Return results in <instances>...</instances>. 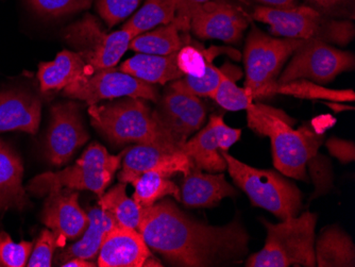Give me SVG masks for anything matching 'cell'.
I'll use <instances>...</instances> for the list:
<instances>
[{
    "label": "cell",
    "mask_w": 355,
    "mask_h": 267,
    "mask_svg": "<svg viewBox=\"0 0 355 267\" xmlns=\"http://www.w3.org/2000/svg\"><path fill=\"white\" fill-rule=\"evenodd\" d=\"M276 94L301 99H321L334 103H353L355 99L352 89H328L306 79H298L285 83H277L273 87V95Z\"/></svg>",
    "instance_id": "29"
},
{
    "label": "cell",
    "mask_w": 355,
    "mask_h": 267,
    "mask_svg": "<svg viewBox=\"0 0 355 267\" xmlns=\"http://www.w3.org/2000/svg\"><path fill=\"white\" fill-rule=\"evenodd\" d=\"M193 166L191 159L181 150L137 144L125 153L119 179L125 184L132 183L148 171L159 173L167 178L175 174H183L185 177Z\"/></svg>",
    "instance_id": "15"
},
{
    "label": "cell",
    "mask_w": 355,
    "mask_h": 267,
    "mask_svg": "<svg viewBox=\"0 0 355 267\" xmlns=\"http://www.w3.org/2000/svg\"><path fill=\"white\" fill-rule=\"evenodd\" d=\"M241 76L239 69L225 64V76L212 97L221 107L232 112L246 110L253 103L250 94L237 87L236 80Z\"/></svg>",
    "instance_id": "31"
},
{
    "label": "cell",
    "mask_w": 355,
    "mask_h": 267,
    "mask_svg": "<svg viewBox=\"0 0 355 267\" xmlns=\"http://www.w3.org/2000/svg\"><path fill=\"white\" fill-rule=\"evenodd\" d=\"M64 96L96 105L107 99L135 97L157 101L159 93L150 83L123 73L119 69L89 71L63 89Z\"/></svg>",
    "instance_id": "12"
},
{
    "label": "cell",
    "mask_w": 355,
    "mask_h": 267,
    "mask_svg": "<svg viewBox=\"0 0 355 267\" xmlns=\"http://www.w3.org/2000/svg\"><path fill=\"white\" fill-rule=\"evenodd\" d=\"M24 166L19 155L0 139V211L19 210L28 205L23 187Z\"/></svg>",
    "instance_id": "20"
},
{
    "label": "cell",
    "mask_w": 355,
    "mask_h": 267,
    "mask_svg": "<svg viewBox=\"0 0 355 267\" xmlns=\"http://www.w3.org/2000/svg\"><path fill=\"white\" fill-rule=\"evenodd\" d=\"M264 7L275 8V9L288 10L296 7V0H254Z\"/></svg>",
    "instance_id": "41"
},
{
    "label": "cell",
    "mask_w": 355,
    "mask_h": 267,
    "mask_svg": "<svg viewBox=\"0 0 355 267\" xmlns=\"http://www.w3.org/2000/svg\"><path fill=\"white\" fill-rule=\"evenodd\" d=\"M41 101L21 92L0 93V133L23 131L35 135L41 121Z\"/></svg>",
    "instance_id": "19"
},
{
    "label": "cell",
    "mask_w": 355,
    "mask_h": 267,
    "mask_svg": "<svg viewBox=\"0 0 355 267\" xmlns=\"http://www.w3.org/2000/svg\"><path fill=\"white\" fill-rule=\"evenodd\" d=\"M212 53L205 51L201 46L184 45L177 53L178 69L183 75L201 77L211 63Z\"/></svg>",
    "instance_id": "33"
},
{
    "label": "cell",
    "mask_w": 355,
    "mask_h": 267,
    "mask_svg": "<svg viewBox=\"0 0 355 267\" xmlns=\"http://www.w3.org/2000/svg\"><path fill=\"white\" fill-rule=\"evenodd\" d=\"M43 210V223L61 242L73 240L83 234L89 216L80 207L76 190L61 189L49 193Z\"/></svg>",
    "instance_id": "17"
},
{
    "label": "cell",
    "mask_w": 355,
    "mask_h": 267,
    "mask_svg": "<svg viewBox=\"0 0 355 267\" xmlns=\"http://www.w3.org/2000/svg\"><path fill=\"white\" fill-rule=\"evenodd\" d=\"M316 222L317 215L311 212L283 219L279 224L263 221L267 230L266 242L262 250L249 257L246 266H316Z\"/></svg>",
    "instance_id": "4"
},
{
    "label": "cell",
    "mask_w": 355,
    "mask_h": 267,
    "mask_svg": "<svg viewBox=\"0 0 355 267\" xmlns=\"http://www.w3.org/2000/svg\"><path fill=\"white\" fill-rule=\"evenodd\" d=\"M209 123L212 125L220 151H228L237 141L241 139V129L232 128L225 125L223 117L220 115H211Z\"/></svg>",
    "instance_id": "38"
},
{
    "label": "cell",
    "mask_w": 355,
    "mask_h": 267,
    "mask_svg": "<svg viewBox=\"0 0 355 267\" xmlns=\"http://www.w3.org/2000/svg\"><path fill=\"white\" fill-rule=\"evenodd\" d=\"M225 74V65L223 69H218L211 62L201 77L184 76L181 79L173 81L171 87L175 91L189 94L193 96L212 98Z\"/></svg>",
    "instance_id": "32"
},
{
    "label": "cell",
    "mask_w": 355,
    "mask_h": 267,
    "mask_svg": "<svg viewBox=\"0 0 355 267\" xmlns=\"http://www.w3.org/2000/svg\"><path fill=\"white\" fill-rule=\"evenodd\" d=\"M253 19L267 24L273 35L286 39L315 40L345 46L355 35L351 21L331 19L310 6H296L288 10L259 6L253 12Z\"/></svg>",
    "instance_id": "5"
},
{
    "label": "cell",
    "mask_w": 355,
    "mask_h": 267,
    "mask_svg": "<svg viewBox=\"0 0 355 267\" xmlns=\"http://www.w3.org/2000/svg\"><path fill=\"white\" fill-rule=\"evenodd\" d=\"M119 71L150 85H165L184 77L182 71L178 69L177 53L168 55L137 53L123 62Z\"/></svg>",
    "instance_id": "22"
},
{
    "label": "cell",
    "mask_w": 355,
    "mask_h": 267,
    "mask_svg": "<svg viewBox=\"0 0 355 267\" xmlns=\"http://www.w3.org/2000/svg\"><path fill=\"white\" fill-rule=\"evenodd\" d=\"M33 243H14L7 232H0V267L27 266Z\"/></svg>",
    "instance_id": "34"
},
{
    "label": "cell",
    "mask_w": 355,
    "mask_h": 267,
    "mask_svg": "<svg viewBox=\"0 0 355 267\" xmlns=\"http://www.w3.org/2000/svg\"><path fill=\"white\" fill-rule=\"evenodd\" d=\"M180 194L181 201L189 208H211L225 197L235 196L236 191L227 182L223 173L203 174L201 169L193 166L184 177Z\"/></svg>",
    "instance_id": "18"
},
{
    "label": "cell",
    "mask_w": 355,
    "mask_h": 267,
    "mask_svg": "<svg viewBox=\"0 0 355 267\" xmlns=\"http://www.w3.org/2000/svg\"><path fill=\"white\" fill-rule=\"evenodd\" d=\"M63 37L83 57L92 71L114 67L133 39L123 28L114 33H105L89 14L64 30Z\"/></svg>",
    "instance_id": "9"
},
{
    "label": "cell",
    "mask_w": 355,
    "mask_h": 267,
    "mask_svg": "<svg viewBox=\"0 0 355 267\" xmlns=\"http://www.w3.org/2000/svg\"><path fill=\"white\" fill-rule=\"evenodd\" d=\"M63 267H95L96 265L89 260H85L81 258H73L71 260H67L61 265Z\"/></svg>",
    "instance_id": "42"
},
{
    "label": "cell",
    "mask_w": 355,
    "mask_h": 267,
    "mask_svg": "<svg viewBox=\"0 0 355 267\" xmlns=\"http://www.w3.org/2000/svg\"><path fill=\"white\" fill-rule=\"evenodd\" d=\"M141 0H96L99 15L109 27H114L130 17Z\"/></svg>",
    "instance_id": "36"
},
{
    "label": "cell",
    "mask_w": 355,
    "mask_h": 267,
    "mask_svg": "<svg viewBox=\"0 0 355 267\" xmlns=\"http://www.w3.org/2000/svg\"><path fill=\"white\" fill-rule=\"evenodd\" d=\"M235 184L246 193L253 206L260 207L280 219L297 216L302 205L298 187L277 171L254 169L221 151Z\"/></svg>",
    "instance_id": "6"
},
{
    "label": "cell",
    "mask_w": 355,
    "mask_h": 267,
    "mask_svg": "<svg viewBox=\"0 0 355 267\" xmlns=\"http://www.w3.org/2000/svg\"><path fill=\"white\" fill-rule=\"evenodd\" d=\"M137 230L150 248L178 266H225L241 262L248 252L249 235L239 221L209 226L168 199L141 208Z\"/></svg>",
    "instance_id": "1"
},
{
    "label": "cell",
    "mask_w": 355,
    "mask_h": 267,
    "mask_svg": "<svg viewBox=\"0 0 355 267\" xmlns=\"http://www.w3.org/2000/svg\"><path fill=\"white\" fill-rule=\"evenodd\" d=\"M316 266L354 267L355 247L342 229L329 227L322 230L315 244Z\"/></svg>",
    "instance_id": "24"
},
{
    "label": "cell",
    "mask_w": 355,
    "mask_h": 267,
    "mask_svg": "<svg viewBox=\"0 0 355 267\" xmlns=\"http://www.w3.org/2000/svg\"><path fill=\"white\" fill-rule=\"evenodd\" d=\"M246 111L249 127L270 139L275 167L285 176L308 180L306 164L316 157L324 137L309 125L293 128L294 119L281 110L252 103Z\"/></svg>",
    "instance_id": "2"
},
{
    "label": "cell",
    "mask_w": 355,
    "mask_h": 267,
    "mask_svg": "<svg viewBox=\"0 0 355 267\" xmlns=\"http://www.w3.org/2000/svg\"><path fill=\"white\" fill-rule=\"evenodd\" d=\"M99 208L114 219L119 226L137 229L141 219V207L135 199L128 197L125 183H119L99 197Z\"/></svg>",
    "instance_id": "28"
},
{
    "label": "cell",
    "mask_w": 355,
    "mask_h": 267,
    "mask_svg": "<svg viewBox=\"0 0 355 267\" xmlns=\"http://www.w3.org/2000/svg\"><path fill=\"white\" fill-rule=\"evenodd\" d=\"M35 12L45 17H59L89 9L93 0H27Z\"/></svg>",
    "instance_id": "35"
},
{
    "label": "cell",
    "mask_w": 355,
    "mask_h": 267,
    "mask_svg": "<svg viewBox=\"0 0 355 267\" xmlns=\"http://www.w3.org/2000/svg\"><path fill=\"white\" fill-rule=\"evenodd\" d=\"M153 113L175 146L181 149L187 139L202 127L207 107L200 97L181 93L171 87Z\"/></svg>",
    "instance_id": "13"
},
{
    "label": "cell",
    "mask_w": 355,
    "mask_h": 267,
    "mask_svg": "<svg viewBox=\"0 0 355 267\" xmlns=\"http://www.w3.org/2000/svg\"><path fill=\"white\" fill-rule=\"evenodd\" d=\"M87 139L89 135L83 126L79 107L75 103L53 105L46 145L49 161L55 166H62Z\"/></svg>",
    "instance_id": "14"
},
{
    "label": "cell",
    "mask_w": 355,
    "mask_h": 267,
    "mask_svg": "<svg viewBox=\"0 0 355 267\" xmlns=\"http://www.w3.org/2000/svg\"><path fill=\"white\" fill-rule=\"evenodd\" d=\"M89 69H91L79 53L61 51L53 61L40 63L37 79L41 91L43 93L61 91L92 71Z\"/></svg>",
    "instance_id": "21"
},
{
    "label": "cell",
    "mask_w": 355,
    "mask_h": 267,
    "mask_svg": "<svg viewBox=\"0 0 355 267\" xmlns=\"http://www.w3.org/2000/svg\"><path fill=\"white\" fill-rule=\"evenodd\" d=\"M310 7L327 17L348 15L352 0H306Z\"/></svg>",
    "instance_id": "39"
},
{
    "label": "cell",
    "mask_w": 355,
    "mask_h": 267,
    "mask_svg": "<svg viewBox=\"0 0 355 267\" xmlns=\"http://www.w3.org/2000/svg\"><path fill=\"white\" fill-rule=\"evenodd\" d=\"M121 158L123 155H110L105 147L93 143L76 164L58 173L39 175L32 179L28 191L32 194L44 196L67 187L71 190L91 191L101 197L121 166Z\"/></svg>",
    "instance_id": "7"
},
{
    "label": "cell",
    "mask_w": 355,
    "mask_h": 267,
    "mask_svg": "<svg viewBox=\"0 0 355 267\" xmlns=\"http://www.w3.org/2000/svg\"><path fill=\"white\" fill-rule=\"evenodd\" d=\"M182 28L177 21L141 33L131 40L129 49L137 53L168 55L178 53L185 45Z\"/></svg>",
    "instance_id": "26"
},
{
    "label": "cell",
    "mask_w": 355,
    "mask_h": 267,
    "mask_svg": "<svg viewBox=\"0 0 355 267\" xmlns=\"http://www.w3.org/2000/svg\"><path fill=\"white\" fill-rule=\"evenodd\" d=\"M205 1H209V0H179V3H178V11L183 9V8L189 7V6L199 5V3H205Z\"/></svg>",
    "instance_id": "44"
},
{
    "label": "cell",
    "mask_w": 355,
    "mask_h": 267,
    "mask_svg": "<svg viewBox=\"0 0 355 267\" xmlns=\"http://www.w3.org/2000/svg\"><path fill=\"white\" fill-rule=\"evenodd\" d=\"M175 21L202 40H220L228 44L241 42L249 19L239 6L228 0H209L178 11Z\"/></svg>",
    "instance_id": "10"
},
{
    "label": "cell",
    "mask_w": 355,
    "mask_h": 267,
    "mask_svg": "<svg viewBox=\"0 0 355 267\" xmlns=\"http://www.w3.org/2000/svg\"><path fill=\"white\" fill-rule=\"evenodd\" d=\"M132 184L135 187L133 199L141 208L153 206L168 195L175 197L178 201L181 200L180 189L167 177L155 171L145 173Z\"/></svg>",
    "instance_id": "30"
},
{
    "label": "cell",
    "mask_w": 355,
    "mask_h": 267,
    "mask_svg": "<svg viewBox=\"0 0 355 267\" xmlns=\"http://www.w3.org/2000/svg\"><path fill=\"white\" fill-rule=\"evenodd\" d=\"M178 3L179 0H146L123 29L135 37L159 26L173 23L177 19Z\"/></svg>",
    "instance_id": "27"
},
{
    "label": "cell",
    "mask_w": 355,
    "mask_h": 267,
    "mask_svg": "<svg viewBox=\"0 0 355 267\" xmlns=\"http://www.w3.org/2000/svg\"><path fill=\"white\" fill-rule=\"evenodd\" d=\"M327 148L331 155L338 159L340 162L350 163L354 161V143L345 141V139L332 137L327 142Z\"/></svg>",
    "instance_id": "40"
},
{
    "label": "cell",
    "mask_w": 355,
    "mask_h": 267,
    "mask_svg": "<svg viewBox=\"0 0 355 267\" xmlns=\"http://www.w3.org/2000/svg\"><path fill=\"white\" fill-rule=\"evenodd\" d=\"M61 246V242L53 231L43 229L35 243V248L32 249L27 266L51 267L55 250Z\"/></svg>",
    "instance_id": "37"
},
{
    "label": "cell",
    "mask_w": 355,
    "mask_h": 267,
    "mask_svg": "<svg viewBox=\"0 0 355 267\" xmlns=\"http://www.w3.org/2000/svg\"><path fill=\"white\" fill-rule=\"evenodd\" d=\"M101 267L162 266L137 229L115 226L105 235L98 254Z\"/></svg>",
    "instance_id": "16"
},
{
    "label": "cell",
    "mask_w": 355,
    "mask_h": 267,
    "mask_svg": "<svg viewBox=\"0 0 355 267\" xmlns=\"http://www.w3.org/2000/svg\"><path fill=\"white\" fill-rule=\"evenodd\" d=\"M92 125L116 145L137 143L168 150H181L155 119L146 101L123 97L105 105H91Z\"/></svg>",
    "instance_id": "3"
},
{
    "label": "cell",
    "mask_w": 355,
    "mask_h": 267,
    "mask_svg": "<svg viewBox=\"0 0 355 267\" xmlns=\"http://www.w3.org/2000/svg\"><path fill=\"white\" fill-rule=\"evenodd\" d=\"M324 103L328 105L330 109H332L334 112H343V111H347V110H354L353 107H349V105H344V103H334V101H333V103L330 101H326Z\"/></svg>",
    "instance_id": "43"
},
{
    "label": "cell",
    "mask_w": 355,
    "mask_h": 267,
    "mask_svg": "<svg viewBox=\"0 0 355 267\" xmlns=\"http://www.w3.org/2000/svg\"><path fill=\"white\" fill-rule=\"evenodd\" d=\"M303 40L276 39L253 27L244 51L246 81L244 89L252 99L272 96L285 62L294 55Z\"/></svg>",
    "instance_id": "8"
},
{
    "label": "cell",
    "mask_w": 355,
    "mask_h": 267,
    "mask_svg": "<svg viewBox=\"0 0 355 267\" xmlns=\"http://www.w3.org/2000/svg\"><path fill=\"white\" fill-rule=\"evenodd\" d=\"M181 151L189 155L193 165L201 171L223 173L227 169V162L221 155L212 125L209 123L193 139L187 141L181 147Z\"/></svg>",
    "instance_id": "25"
},
{
    "label": "cell",
    "mask_w": 355,
    "mask_h": 267,
    "mask_svg": "<svg viewBox=\"0 0 355 267\" xmlns=\"http://www.w3.org/2000/svg\"><path fill=\"white\" fill-rule=\"evenodd\" d=\"M355 67L354 55L334 49L324 42L303 40L292 59L279 77V83L306 79L313 83H328L344 71Z\"/></svg>",
    "instance_id": "11"
},
{
    "label": "cell",
    "mask_w": 355,
    "mask_h": 267,
    "mask_svg": "<svg viewBox=\"0 0 355 267\" xmlns=\"http://www.w3.org/2000/svg\"><path fill=\"white\" fill-rule=\"evenodd\" d=\"M87 216H89V223L81 240L78 241L59 255L58 263H60V266L73 258H81L89 261L98 257L105 235L110 230L117 226L114 219L101 208L92 209L87 213Z\"/></svg>",
    "instance_id": "23"
}]
</instances>
